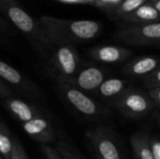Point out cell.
I'll return each mask as SVG.
<instances>
[{
	"mask_svg": "<svg viewBox=\"0 0 160 159\" xmlns=\"http://www.w3.org/2000/svg\"><path fill=\"white\" fill-rule=\"evenodd\" d=\"M0 159H4V158H3V157H2L1 155H0Z\"/></svg>",
	"mask_w": 160,
	"mask_h": 159,
	"instance_id": "cell-26",
	"label": "cell"
},
{
	"mask_svg": "<svg viewBox=\"0 0 160 159\" xmlns=\"http://www.w3.org/2000/svg\"><path fill=\"white\" fill-rule=\"evenodd\" d=\"M157 67V61L154 58H144L137 62L133 67V71L136 74H144L153 69Z\"/></svg>",
	"mask_w": 160,
	"mask_h": 159,
	"instance_id": "cell-15",
	"label": "cell"
},
{
	"mask_svg": "<svg viewBox=\"0 0 160 159\" xmlns=\"http://www.w3.org/2000/svg\"><path fill=\"white\" fill-rule=\"evenodd\" d=\"M0 76L12 83H19L21 81V75L19 74V72L1 61H0Z\"/></svg>",
	"mask_w": 160,
	"mask_h": 159,
	"instance_id": "cell-14",
	"label": "cell"
},
{
	"mask_svg": "<svg viewBox=\"0 0 160 159\" xmlns=\"http://www.w3.org/2000/svg\"><path fill=\"white\" fill-rule=\"evenodd\" d=\"M71 32L81 38H92L99 29L98 22L93 21H77L70 24Z\"/></svg>",
	"mask_w": 160,
	"mask_h": 159,
	"instance_id": "cell-7",
	"label": "cell"
},
{
	"mask_svg": "<svg viewBox=\"0 0 160 159\" xmlns=\"http://www.w3.org/2000/svg\"><path fill=\"white\" fill-rule=\"evenodd\" d=\"M142 34L146 37L150 38H159L160 37V23H152L144 26L142 28Z\"/></svg>",
	"mask_w": 160,
	"mask_h": 159,
	"instance_id": "cell-20",
	"label": "cell"
},
{
	"mask_svg": "<svg viewBox=\"0 0 160 159\" xmlns=\"http://www.w3.org/2000/svg\"><path fill=\"white\" fill-rule=\"evenodd\" d=\"M11 159H29L22 144L17 138H12Z\"/></svg>",
	"mask_w": 160,
	"mask_h": 159,
	"instance_id": "cell-19",
	"label": "cell"
},
{
	"mask_svg": "<svg viewBox=\"0 0 160 159\" xmlns=\"http://www.w3.org/2000/svg\"><path fill=\"white\" fill-rule=\"evenodd\" d=\"M148 143L154 159H160V142L158 136L149 135Z\"/></svg>",
	"mask_w": 160,
	"mask_h": 159,
	"instance_id": "cell-21",
	"label": "cell"
},
{
	"mask_svg": "<svg viewBox=\"0 0 160 159\" xmlns=\"http://www.w3.org/2000/svg\"><path fill=\"white\" fill-rule=\"evenodd\" d=\"M8 109L22 122H26L33 118H37V112L21 100H11L8 103Z\"/></svg>",
	"mask_w": 160,
	"mask_h": 159,
	"instance_id": "cell-9",
	"label": "cell"
},
{
	"mask_svg": "<svg viewBox=\"0 0 160 159\" xmlns=\"http://www.w3.org/2000/svg\"><path fill=\"white\" fill-rule=\"evenodd\" d=\"M8 16L15 25L24 32H29L34 27V22L30 16L19 7H10L8 9Z\"/></svg>",
	"mask_w": 160,
	"mask_h": 159,
	"instance_id": "cell-8",
	"label": "cell"
},
{
	"mask_svg": "<svg viewBox=\"0 0 160 159\" xmlns=\"http://www.w3.org/2000/svg\"><path fill=\"white\" fill-rule=\"evenodd\" d=\"M67 1H76V0H67Z\"/></svg>",
	"mask_w": 160,
	"mask_h": 159,
	"instance_id": "cell-27",
	"label": "cell"
},
{
	"mask_svg": "<svg viewBox=\"0 0 160 159\" xmlns=\"http://www.w3.org/2000/svg\"><path fill=\"white\" fill-rule=\"evenodd\" d=\"M91 148L102 159H126L121 143L108 127H97L86 133Z\"/></svg>",
	"mask_w": 160,
	"mask_h": 159,
	"instance_id": "cell-1",
	"label": "cell"
},
{
	"mask_svg": "<svg viewBox=\"0 0 160 159\" xmlns=\"http://www.w3.org/2000/svg\"><path fill=\"white\" fill-rule=\"evenodd\" d=\"M123 82L118 79H112L103 82L100 86V93L104 97H112L118 94L123 88Z\"/></svg>",
	"mask_w": 160,
	"mask_h": 159,
	"instance_id": "cell-13",
	"label": "cell"
},
{
	"mask_svg": "<svg viewBox=\"0 0 160 159\" xmlns=\"http://www.w3.org/2000/svg\"><path fill=\"white\" fill-rule=\"evenodd\" d=\"M118 108L129 117H141L148 112L151 105L144 97L138 94H131L119 103Z\"/></svg>",
	"mask_w": 160,
	"mask_h": 159,
	"instance_id": "cell-3",
	"label": "cell"
},
{
	"mask_svg": "<svg viewBox=\"0 0 160 159\" xmlns=\"http://www.w3.org/2000/svg\"><path fill=\"white\" fill-rule=\"evenodd\" d=\"M156 9H157L158 11H159V10H160V1H158V2H157V6H156Z\"/></svg>",
	"mask_w": 160,
	"mask_h": 159,
	"instance_id": "cell-24",
	"label": "cell"
},
{
	"mask_svg": "<svg viewBox=\"0 0 160 159\" xmlns=\"http://www.w3.org/2000/svg\"><path fill=\"white\" fill-rule=\"evenodd\" d=\"M148 133L142 131H138L132 135L130 144L134 159H154L148 143Z\"/></svg>",
	"mask_w": 160,
	"mask_h": 159,
	"instance_id": "cell-5",
	"label": "cell"
},
{
	"mask_svg": "<svg viewBox=\"0 0 160 159\" xmlns=\"http://www.w3.org/2000/svg\"><path fill=\"white\" fill-rule=\"evenodd\" d=\"M105 1H112V2H115V1H118V0H105Z\"/></svg>",
	"mask_w": 160,
	"mask_h": 159,
	"instance_id": "cell-25",
	"label": "cell"
},
{
	"mask_svg": "<svg viewBox=\"0 0 160 159\" xmlns=\"http://www.w3.org/2000/svg\"><path fill=\"white\" fill-rule=\"evenodd\" d=\"M143 2H144V0H126L122 4L121 8L123 11L129 12V11H132V10L138 8Z\"/></svg>",
	"mask_w": 160,
	"mask_h": 159,
	"instance_id": "cell-22",
	"label": "cell"
},
{
	"mask_svg": "<svg viewBox=\"0 0 160 159\" xmlns=\"http://www.w3.org/2000/svg\"><path fill=\"white\" fill-rule=\"evenodd\" d=\"M57 56L64 72L67 74H72L76 69V62L72 52L68 48L63 47L58 51Z\"/></svg>",
	"mask_w": 160,
	"mask_h": 159,
	"instance_id": "cell-10",
	"label": "cell"
},
{
	"mask_svg": "<svg viewBox=\"0 0 160 159\" xmlns=\"http://www.w3.org/2000/svg\"><path fill=\"white\" fill-rule=\"evenodd\" d=\"M22 128L31 139L39 143L49 144L56 141V132L51 124L43 118L37 117L23 122Z\"/></svg>",
	"mask_w": 160,
	"mask_h": 159,
	"instance_id": "cell-2",
	"label": "cell"
},
{
	"mask_svg": "<svg viewBox=\"0 0 160 159\" xmlns=\"http://www.w3.org/2000/svg\"><path fill=\"white\" fill-rule=\"evenodd\" d=\"M102 72L95 67H90L82 71L78 78V84L85 90H92L102 83Z\"/></svg>",
	"mask_w": 160,
	"mask_h": 159,
	"instance_id": "cell-6",
	"label": "cell"
},
{
	"mask_svg": "<svg viewBox=\"0 0 160 159\" xmlns=\"http://www.w3.org/2000/svg\"><path fill=\"white\" fill-rule=\"evenodd\" d=\"M136 15L143 20H155L158 17V11L150 6H140L136 10Z\"/></svg>",
	"mask_w": 160,
	"mask_h": 159,
	"instance_id": "cell-17",
	"label": "cell"
},
{
	"mask_svg": "<svg viewBox=\"0 0 160 159\" xmlns=\"http://www.w3.org/2000/svg\"><path fill=\"white\" fill-rule=\"evenodd\" d=\"M55 148L66 159H86L75 145L68 142H57L55 143Z\"/></svg>",
	"mask_w": 160,
	"mask_h": 159,
	"instance_id": "cell-12",
	"label": "cell"
},
{
	"mask_svg": "<svg viewBox=\"0 0 160 159\" xmlns=\"http://www.w3.org/2000/svg\"><path fill=\"white\" fill-rule=\"evenodd\" d=\"M91 155H92V157L95 159H102L98 154H97V153H96V152H95V151H94V150H93V149H92V148H91Z\"/></svg>",
	"mask_w": 160,
	"mask_h": 159,
	"instance_id": "cell-23",
	"label": "cell"
},
{
	"mask_svg": "<svg viewBox=\"0 0 160 159\" xmlns=\"http://www.w3.org/2000/svg\"><path fill=\"white\" fill-rule=\"evenodd\" d=\"M67 97L68 101L82 114L87 116H95L101 112H99L96 103L91 100L88 97L83 95L78 90L70 89L67 92Z\"/></svg>",
	"mask_w": 160,
	"mask_h": 159,
	"instance_id": "cell-4",
	"label": "cell"
},
{
	"mask_svg": "<svg viewBox=\"0 0 160 159\" xmlns=\"http://www.w3.org/2000/svg\"><path fill=\"white\" fill-rule=\"evenodd\" d=\"M98 57L104 62H115L120 58V52L114 47H103L98 52Z\"/></svg>",
	"mask_w": 160,
	"mask_h": 159,
	"instance_id": "cell-16",
	"label": "cell"
},
{
	"mask_svg": "<svg viewBox=\"0 0 160 159\" xmlns=\"http://www.w3.org/2000/svg\"><path fill=\"white\" fill-rule=\"evenodd\" d=\"M39 151L46 159H66L57 150L49 144L39 143Z\"/></svg>",
	"mask_w": 160,
	"mask_h": 159,
	"instance_id": "cell-18",
	"label": "cell"
},
{
	"mask_svg": "<svg viewBox=\"0 0 160 159\" xmlns=\"http://www.w3.org/2000/svg\"><path fill=\"white\" fill-rule=\"evenodd\" d=\"M12 137L8 128L0 122V155L4 159H11Z\"/></svg>",
	"mask_w": 160,
	"mask_h": 159,
	"instance_id": "cell-11",
	"label": "cell"
}]
</instances>
